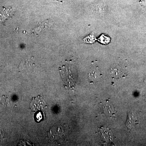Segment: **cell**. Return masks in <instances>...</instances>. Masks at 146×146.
<instances>
[{
    "label": "cell",
    "mask_w": 146,
    "mask_h": 146,
    "mask_svg": "<svg viewBox=\"0 0 146 146\" xmlns=\"http://www.w3.org/2000/svg\"><path fill=\"white\" fill-rule=\"evenodd\" d=\"M139 125L137 115L134 112H128L125 125L129 131L134 130Z\"/></svg>",
    "instance_id": "obj_1"
},
{
    "label": "cell",
    "mask_w": 146,
    "mask_h": 146,
    "mask_svg": "<svg viewBox=\"0 0 146 146\" xmlns=\"http://www.w3.org/2000/svg\"><path fill=\"white\" fill-rule=\"evenodd\" d=\"M110 74L113 78L119 79L124 76V72L122 68L118 65L114 66L110 69Z\"/></svg>",
    "instance_id": "obj_4"
},
{
    "label": "cell",
    "mask_w": 146,
    "mask_h": 146,
    "mask_svg": "<svg viewBox=\"0 0 146 146\" xmlns=\"http://www.w3.org/2000/svg\"><path fill=\"white\" fill-rule=\"evenodd\" d=\"M100 42H101L102 44H107L110 42V38L107 37V36H105L102 35L99 38Z\"/></svg>",
    "instance_id": "obj_8"
},
{
    "label": "cell",
    "mask_w": 146,
    "mask_h": 146,
    "mask_svg": "<svg viewBox=\"0 0 146 146\" xmlns=\"http://www.w3.org/2000/svg\"><path fill=\"white\" fill-rule=\"evenodd\" d=\"M43 117H44V116H43V113L41 112L36 113L34 116L35 121L37 122H39L40 121H42L43 119Z\"/></svg>",
    "instance_id": "obj_7"
},
{
    "label": "cell",
    "mask_w": 146,
    "mask_h": 146,
    "mask_svg": "<svg viewBox=\"0 0 146 146\" xmlns=\"http://www.w3.org/2000/svg\"><path fill=\"white\" fill-rule=\"evenodd\" d=\"M89 79L90 82H96L98 81L100 79L102 75L98 67L93 66L90 69L89 72Z\"/></svg>",
    "instance_id": "obj_3"
},
{
    "label": "cell",
    "mask_w": 146,
    "mask_h": 146,
    "mask_svg": "<svg viewBox=\"0 0 146 146\" xmlns=\"http://www.w3.org/2000/svg\"><path fill=\"white\" fill-rule=\"evenodd\" d=\"M96 40L95 36L92 34L90 35L89 36H86V38L84 39V42L86 43H89V44H92L95 42Z\"/></svg>",
    "instance_id": "obj_6"
},
{
    "label": "cell",
    "mask_w": 146,
    "mask_h": 146,
    "mask_svg": "<svg viewBox=\"0 0 146 146\" xmlns=\"http://www.w3.org/2000/svg\"><path fill=\"white\" fill-rule=\"evenodd\" d=\"M11 16V11L10 9L3 8L0 10V21L1 22H4Z\"/></svg>",
    "instance_id": "obj_5"
},
{
    "label": "cell",
    "mask_w": 146,
    "mask_h": 146,
    "mask_svg": "<svg viewBox=\"0 0 146 146\" xmlns=\"http://www.w3.org/2000/svg\"><path fill=\"white\" fill-rule=\"evenodd\" d=\"M46 104L42 97L39 96L31 100V108L33 111H37L46 107Z\"/></svg>",
    "instance_id": "obj_2"
}]
</instances>
